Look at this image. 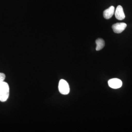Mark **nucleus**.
Returning <instances> with one entry per match:
<instances>
[{"label":"nucleus","mask_w":132,"mask_h":132,"mask_svg":"<svg viewBox=\"0 0 132 132\" xmlns=\"http://www.w3.org/2000/svg\"><path fill=\"white\" fill-rule=\"evenodd\" d=\"M9 95V87L7 82L3 81L0 85V101H6Z\"/></svg>","instance_id":"1"},{"label":"nucleus","mask_w":132,"mask_h":132,"mask_svg":"<svg viewBox=\"0 0 132 132\" xmlns=\"http://www.w3.org/2000/svg\"><path fill=\"white\" fill-rule=\"evenodd\" d=\"M59 92L63 95L68 94L70 92V88L68 83L64 80L60 81L59 85Z\"/></svg>","instance_id":"2"},{"label":"nucleus","mask_w":132,"mask_h":132,"mask_svg":"<svg viewBox=\"0 0 132 132\" xmlns=\"http://www.w3.org/2000/svg\"><path fill=\"white\" fill-rule=\"evenodd\" d=\"M126 24L124 22L117 23L114 24L112 26V28L113 30V32L116 34H120L125 30L126 28Z\"/></svg>","instance_id":"3"},{"label":"nucleus","mask_w":132,"mask_h":132,"mask_svg":"<svg viewBox=\"0 0 132 132\" xmlns=\"http://www.w3.org/2000/svg\"><path fill=\"white\" fill-rule=\"evenodd\" d=\"M108 83L109 86L114 89L119 88L122 85L121 81L117 78L111 79L108 81Z\"/></svg>","instance_id":"4"},{"label":"nucleus","mask_w":132,"mask_h":132,"mask_svg":"<svg viewBox=\"0 0 132 132\" xmlns=\"http://www.w3.org/2000/svg\"><path fill=\"white\" fill-rule=\"evenodd\" d=\"M115 15L116 18L120 20H122L125 19V14L123 7L119 5L116 8L115 12Z\"/></svg>","instance_id":"5"},{"label":"nucleus","mask_w":132,"mask_h":132,"mask_svg":"<svg viewBox=\"0 0 132 132\" xmlns=\"http://www.w3.org/2000/svg\"><path fill=\"white\" fill-rule=\"evenodd\" d=\"M114 13V7L111 6L108 9L104 10L103 12V16L105 19H109L113 16Z\"/></svg>","instance_id":"6"},{"label":"nucleus","mask_w":132,"mask_h":132,"mask_svg":"<svg viewBox=\"0 0 132 132\" xmlns=\"http://www.w3.org/2000/svg\"><path fill=\"white\" fill-rule=\"evenodd\" d=\"M95 42L97 45L96 48V50L97 51H99L102 49L105 46V41L103 39L101 38H98L96 40Z\"/></svg>","instance_id":"7"},{"label":"nucleus","mask_w":132,"mask_h":132,"mask_svg":"<svg viewBox=\"0 0 132 132\" xmlns=\"http://www.w3.org/2000/svg\"><path fill=\"white\" fill-rule=\"evenodd\" d=\"M5 78H6V76L5 74L2 73H0V85L4 81Z\"/></svg>","instance_id":"8"}]
</instances>
